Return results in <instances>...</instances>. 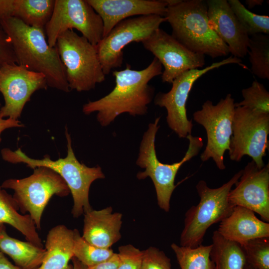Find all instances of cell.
I'll return each instance as SVG.
<instances>
[{"mask_svg":"<svg viewBox=\"0 0 269 269\" xmlns=\"http://www.w3.org/2000/svg\"><path fill=\"white\" fill-rule=\"evenodd\" d=\"M210 258L214 269H245L247 264L242 246L225 239L217 230L212 235Z\"/></svg>","mask_w":269,"mask_h":269,"instance_id":"obj_24","label":"cell"},{"mask_svg":"<svg viewBox=\"0 0 269 269\" xmlns=\"http://www.w3.org/2000/svg\"><path fill=\"white\" fill-rule=\"evenodd\" d=\"M269 134V114L246 107H235L229 150L230 159L239 162L248 155L259 168L263 167Z\"/></svg>","mask_w":269,"mask_h":269,"instance_id":"obj_9","label":"cell"},{"mask_svg":"<svg viewBox=\"0 0 269 269\" xmlns=\"http://www.w3.org/2000/svg\"><path fill=\"white\" fill-rule=\"evenodd\" d=\"M235 104L232 95L228 94L216 105L206 101L201 109L193 115L194 120L204 128L207 134V144L201 159L205 162L212 158L220 170L226 168L224 154L229 150Z\"/></svg>","mask_w":269,"mask_h":269,"instance_id":"obj_10","label":"cell"},{"mask_svg":"<svg viewBox=\"0 0 269 269\" xmlns=\"http://www.w3.org/2000/svg\"><path fill=\"white\" fill-rule=\"evenodd\" d=\"M217 231L225 239L242 245L252 239L269 237V223L259 219L251 210L236 206L220 222Z\"/></svg>","mask_w":269,"mask_h":269,"instance_id":"obj_20","label":"cell"},{"mask_svg":"<svg viewBox=\"0 0 269 269\" xmlns=\"http://www.w3.org/2000/svg\"><path fill=\"white\" fill-rule=\"evenodd\" d=\"M242 173V170H240L228 182L216 188H210L203 180L198 181L196 189L200 200L185 213L180 246L195 248L202 245L208 229L231 213L234 206L229 202L228 195Z\"/></svg>","mask_w":269,"mask_h":269,"instance_id":"obj_5","label":"cell"},{"mask_svg":"<svg viewBox=\"0 0 269 269\" xmlns=\"http://www.w3.org/2000/svg\"><path fill=\"white\" fill-rule=\"evenodd\" d=\"M11 44L16 64L43 74L48 87L65 92L70 89L57 48L50 46L44 29L28 26L14 17L0 20Z\"/></svg>","mask_w":269,"mask_h":269,"instance_id":"obj_2","label":"cell"},{"mask_svg":"<svg viewBox=\"0 0 269 269\" xmlns=\"http://www.w3.org/2000/svg\"><path fill=\"white\" fill-rule=\"evenodd\" d=\"M0 251L22 269H38L46 254L42 247L9 236L4 224L0 225Z\"/></svg>","mask_w":269,"mask_h":269,"instance_id":"obj_22","label":"cell"},{"mask_svg":"<svg viewBox=\"0 0 269 269\" xmlns=\"http://www.w3.org/2000/svg\"><path fill=\"white\" fill-rule=\"evenodd\" d=\"M162 66L155 57L145 68L136 70L127 64L125 69L113 72L116 86L105 97L84 104L82 111L85 115L97 112V120L106 127L120 115L128 113L133 116L145 115L154 92L148 84L154 77L161 75Z\"/></svg>","mask_w":269,"mask_h":269,"instance_id":"obj_1","label":"cell"},{"mask_svg":"<svg viewBox=\"0 0 269 269\" xmlns=\"http://www.w3.org/2000/svg\"><path fill=\"white\" fill-rule=\"evenodd\" d=\"M212 245H201L195 248L171 245L180 269H214L210 258Z\"/></svg>","mask_w":269,"mask_h":269,"instance_id":"obj_26","label":"cell"},{"mask_svg":"<svg viewBox=\"0 0 269 269\" xmlns=\"http://www.w3.org/2000/svg\"><path fill=\"white\" fill-rule=\"evenodd\" d=\"M48 87L43 74L16 63L4 64L0 67V92L4 100V105L0 108V115L3 118L18 120L31 95Z\"/></svg>","mask_w":269,"mask_h":269,"instance_id":"obj_14","label":"cell"},{"mask_svg":"<svg viewBox=\"0 0 269 269\" xmlns=\"http://www.w3.org/2000/svg\"><path fill=\"white\" fill-rule=\"evenodd\" d=\"M159 120L158 117L153 123H150L143 134L136 163L145 170L138 172L137 178H151L156 191L158 205L167 212L170 209L172 194L176 186L174 182L178 171L184 163L198 154L203 143L201 137L188 134L186 138L189 140V146L182 159L172 164L161 162L156 156L155 148V136L159 128Z\"/></svg>","mask_w":269,"mask_h":269,"instance_id":"obj_6","label":"cell"},{"mask_svg":"<svg viewBox=\"0 0 269 269\" xmlns=\"http://www.w3.org/2000/svg\"><path fill=\"white\" fill-rule=\"evenodd\" d=\"M245 269H254L253 267H252L250 265L247 264L245 267Z\"/></svg>","mask_w":269,"mask_h":269,"instance_id":"obj_41","label":"cell"},{"mask_svg":"<svg viewBox=\"0 0 269 269\" xmlns=\"http://www.w3.org/2000/svg\"><path fill=\"white\" fill-rule=\"evenodd\" d=\"M73 29L95 45L103 38V21L87 0H55L52 16L44 27L49 45L55 46L62 33Z\"/></svg>","mask_w":269,"mask_h":269,"instance_id":"obj_12","label":"cell"},{"mask_svg":"<svg viewBox=\"0 0 269 269\" xmlns=\"http://www.w3.org/2000/svg\"><path fill=\"white\" fill-rule=\"evenodd\" d=\"M122 214L113 213L109 206L84 214L82 237L90 244L102 248H111L121 238Z\"/></svg>","mask_w":269,"mask_h":269,"instance_id":"obj_19","label":"cell"},{"mask_svg":"<svg viewBox=\"0 0 269 269\" xmlns=\"http://www.w3.org/2000/svg\"><path fill=\"white\" fill-rule=\"evenodd\" d=\"M74 257L87 267L110 259L115 254L111 248H102L86 241L77 229L74 230Z\"/></svg>","mask_w":269,"mask_h":269,"instance_id":"obj_28","label":"cell"},{"mask_svg":"<svg viewBox=\"0 0 269 269\" xmlns=\"http://www.w3.org/2000/svg\"><path fill=\"white\" fill-rule=\"evenodd\" d=\"M207 10L205 0H181L167 6L164 17L171 35L191 51L212 58L226 56L229 49L210 26Z\"/></svg>","mask_w":269,"mask_h":269,"instance_id":"obj_4","label":"cell"},{"mask_svg":"<svg viewBox=\"0 0 269 269\" xmlns=\"http://www.w3.org/2000/svg\"><path fill=\"white\" fill-rule=\"evenodd\" d=\"M119 260L117 253H115L109 260L96 265L87 267V269H117Z\"/></svg>","mask_w":269,"mask_h":269,"instance_id":"obj_36","label":"cell"},{"mask_svg":"<svg viewBox=\"0 0 269 269\" xmlns=\"http://www.w3.org/2000/svg\"><path fill=\"white\" fill-rule=\"evenodd\" d=\"M166 21L165 17L153 14L132 17L116 25L96 45L104 74L121 67L125 47L132 42H142Z\"/></svg>","mask_w":269,"mask_h":269,"instance_id":"obj_11","label":"cell"},{"mask_svg":"<svg viewBox=\"0 0 269 269\" xmlns=\"http://www.w3.org/2000/svg\"><path fill=\"white\" fill-rule=\"evenodd\" d=\"M100 16L104 25L103 37L120 21L134 16L158 15L165 17V0H87Z\"/></svg>","mask_w":269,"mask_h":269,"instance_id":"obj_18","label":"cell"},{"mask_svg":"<svg viewBox=\"0 0 269 269\" xmlns=\"http://www.w3.org/2000/svg\"><path fill=\"white\" fill-rule=\"evenodd\" d=\"M0 269H22L14 265L7 259L4 254L0 251Z\"/></svg>","mask_w":269,"mask_h":269,"instance_id":"obj_38","label":"cell"},{"mask_svg":"<svg viewBox=\"0 0 269 269\" xmlns=\"http://www.w3.org/2000/svg\"><path fill=\"white\" fill-rule=\"evenodd\" d=\"M18 210L13 197L0 186V225H10L19 231L27 241L43 248L34 221L29 215H21Z\"/></svg>","mask_w":269,"mask_h":269,"instance_id":"obj_23","label":"cell"},{"mask_svg":"<svg viewBox=\"0 0 269 269\" xmlns=\"http://www.w3.org/2000/svg\"><path fill=\"white\" fill-rule=\"evenodd\" d=\"M67 154L64 158L52 160L48 155L42 159H33L26 155L20 148L13 151L9 148L1 150L2 158L12 163H23L32 169L45 167L58 173L65 181L73 199L72 214L78 218L92 210L89 200L91 184L96 180L103 179L105 175L99 166L90 167L80 162L72 147L71 138L67 129Z\"/></svg>","mask_w":269,"mask_h":269,"instance_id":"obj_3","label":"cell"},{"mask_svg":"<svg viewBox=\"0 0 269 269\" xmlns=\"http://www.w3.org/2000/svg\"><path fill=\"white\" fill-rule=\"evenodd\" d=\"M55 0H15L12 17L26 25L43 29L50 20Z\"/></svg>","mask_w":269,"mask_h":269,"instance_id":"obj_25","label":"cell"},{"mask_svg":"<svg viewBox=\"0 0 269 269\" xmlns=\"http://www.w3.org/2000/svg\"><path fill=\"white\" fill-rule=\"evenodd\" d=\"M29 176L4 180L1 187L14 191L12 196L19 209L28 213L37 229L41 228L44 210L52 196H67L70 190L64 179L56 172L45 167L33 169Z\"/></svg>","mask_w":269,"mask_h":269,"instance_id":"obj_8","label":"cell"},{"mask_svg":"<svg viewBox=\"0 0 269 269\" xmlns=\"http://www.w3.org/2000/svg\"><path fill=\"white\" fill-rule=\"evenodd\" d=\"M247 54L252 73L262 79H269V34L250 37Z\"/></svg>","mask_w":269,"mask_h":269,"instance_id":"obj_27","label":"cell"},{"mask_svg":"<svg viewBox=\"0 0 269 269\" xmlns=\"http://www.w3.org/2000/svg\"><path fill=\"white\" fill-rule=\"evenodd\" d=\"M8 63H16V60L10 40L0 23V67Z\"/></svg>","mask_w":269,"mask_h":269,"instance_id":"obj_34","label":"cell"},{"mask_svg":"<svg viewBox=\"0 0 269 269\" xmlns=\"http://www.w3.org/2000/svg\"><path fill=\"white\" fill-rule=\"evenodd\" d=\"M118 251L119 263L117 269H141L143 251L131 244L120 246Z\"/></svg>","mask_w":269,"mask_h":269,"instance_id":"obj_32","label":"cell"},{"mask_svg":"<svg viewBox=\"0 0 269 269\" xmlns=\"http://www.w3.org/2000/svg\"><path fill=\"white\" fill-rule=\"evenodd\" d=\"M143 252L141 269H175L172 268L170 259L158 248L150 247Z\"/></svg>","mask_w":269,"mask_h":269,"instance_id":"obj_33","label":"cell"},{"mask_svg":"<svg viewBox=\"0 0 269 269\" xmlns=\"http://www.w3.org/2000/svg\"><path fill=\"white\" fill-rule=\"evenodd\" d=\"M24 125L19 120L10 118L3 119L0 114V142L1 141V133L6 129L12 128H21Z\"/></svg>","mask_w":269,"mask_h":269,"instance_id":"obj_37","label":"cell"},{"mask_svg":"<svg viewBox=\"0 0 269 269\" xmlns=\"http://www.w3.org/2000/svg\"><path fill=\"white\" fill-rule=\"evenodd\" d=\"M230 64H237L244 68H247L241 59L232 55L203 69H192L183 73L172 81V87L169 92H160L156 95L154 104L166 109L168 127L179 138H186L191 134L193 125L192 121L187 118L186 105L195 82L209 71Z\"/></svg>","mask_w":269,"mask_h":269,"instance_id":"obj_13","label":"cell"},{"mask_svg":"<svg viewBox=\"0 0 269 269\" xmlns=\"http://www.w3.org/2000/svg\"><path fill=\"white\" fill-rule=\"evenodd\" d=\"M15 0H0V20L13 16Z\"/></svg>","mask_w":269,"mask_h":269,"instance_id":"obj_35","label":"cell"},{"mask_svg":"<svg viewBox=\"0 0 269 269\" xmlns=\"http://www.w3.org/2000/svg\"><path fill=\"white\" fill-rule=\"evenodd\" d=\"M245 3L249 8H252L256 6L262 5L264 0H246Z\"/></svg>","mask_w":269,"mask_h":269,"instance_id":"obj_40","label":"cell"},{"mask_svg":"<svg viewBox=\"0 0 269 269\" xmlns=\"http://www.w3.org/2000/svg\"><path fill=\"white\" fill-rule=\"evenodd\" d=\"M74 230L63 225L50 229L46 237V254L38 269H73Z\"/></svg>","mask_w":269,"mask_h":269,"instance_id":"obj_21","label":"cell"},{"mask_svg":"<svg viewBox=\"0 0 269 269\" xmlns=\"http://www.w3.org/2000/svg\"><path fill=\"white\" fill-rule=\"evenodd\" d=\"M141 43L163 66L161 74L163 83H172L183 73L202 68L205 64V55L191 51L160 28Z\"/></svg>","mask_w":269,"mask_h":269,"instance_id":"obj_15","label":"cell"},{"mask_svg":"<svg viewBox=\"0 0 269 269\" xmlns=\"http://www.w3.org/2000/svg\"><path fill=\"white\" fill-rule=\"evenodd\" d=\"M56 47L70 90L88 91L105 81L97 46L86 38L67 30L58 37Z\"/></svg>","mask_w":269,"mask_h":269,"instance_id":"obj_7","label":"cell"},{"mask_svg":"<svg viewBox=\"0 0 269 269\" xmlns=\"http://www.w3.org/2000/svg\"><path fill=\"white\" fill-rule=\"evenodd\" d=\"M71 261L72 262L73 269H87V267L81 263L75 257H73Z\"/></svg>","mask_w":269,"mask_h":269,"instance_id":"obj_39","label":"cell"},{"mask_svg":"<svg viewBox=\"0 0 269 269\" xmlns=\"http://www.w3.org/2000/svg\"></svg>","mask_w":269,"mask_h":269,"instance_id":"obj_42","label":"cell"},{"mask_svg":"<svg viewBox=\"0 0 269 269\" xmlns=\"http://www.w3.org/2000/svg\"><path fill=\"white\" fill-rule=\"evenodd\" d=\"M242 95L243 100L235 103V107H246L269 114V93L263 84L254 81L251 86L242 89Z\"/></svg>","mask_w":269,"mask_h":269,"instance_id":"obj_31","label":"cell"},{"mask_svg":"<svg viewBox=\"0 0 269 269\" xmlns=\"http://www.w3.org/2000/svg\"><path fill=\"white\" fill-rule=\"evenodd\" d=\"M241 246L247 264L255 269H269V237L252 239Z\"/></svg>","mask_w":269,"mask_h":269,"instance_id":"obj_30","label":"cell"},{"mask_svg":"<svg viewBox=\"0 0 269 269\" xmlns=\"http://www.w3.org/2000/svg\"><path fill=\"white\" fill-rule=\"evenodd\" d=\"M235 188L231 189L228 200L233 206H240L258 214L269 222V164L259 168L255 162H249Z\"/></svg>","mask_w":269,"mask_h":269,"instance_id":"obj_16","label":"cell"},{"mask_svg":"<svg viewBox=\"0 0 269 269\" xmlns=\"http://www.w3.org/2000/svg\"><path fill=\"white\" fill-rule=\"evenodd\" d=\"M209 23L228 46L230 53L238 58L248 53L250 36L242 26L226 0H208Z\"/></svg>","mask_w":269,"mask_h":269,"instance_id":"obj_17","label":"cell"},{"mask_svg":"<svg viewBox=\"0 0 269 269\" xmlns=\"http://www.w3.org/2000/svg\"><path fill=\"white\" fill-rule=\"evenodd\" d=\"M237 18L250 37L257 34H269V17L248 10L238 0H227Z\"/></svg>","mask_w":269,"mask_h":269,"instance_id":"obj_29","label":"cell"}]
</instances>
